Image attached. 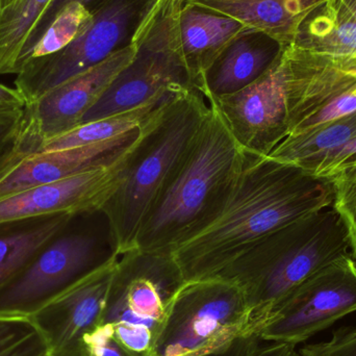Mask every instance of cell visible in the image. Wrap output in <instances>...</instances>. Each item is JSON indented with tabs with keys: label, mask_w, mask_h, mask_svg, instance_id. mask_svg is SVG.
<instances>
[{
	"label": "cell",
	"mask_w": 356,
	"mask_h": 356,
	"mask_svg": "<svg viewBox=\"0 0 356 356\" xmlns=\"http://www.w3.org/2000/svg\"><path fill=\"white\" fill-rule=\"evenodd\" d=\"M332 202L328 178L245 150L242 168L218 217L172 257L186 282L213 277L261 238Z\"/></svg>",
	"instance_id": "6da1fadb"
},
{
	"label": "cell",
	"mask_w": 356,
	"mask_h": 356,
	"mask_svg": "<svg viewBox=\"0 0 356 356\" xmlns=\"http://www.w3.org/2000/svg\"><path fill=\"white\" fill-rule=\"evenodd\" d=\"M209 102L196 141L140 229L135 245L139 250L172 255L218 217L229 197L245 150Z\"/></svg>",
	"instance_id": "7a4b0ae2"
},
{
	"label": "cell",
	"mask_w": 356,
	"mask_h": 356,
	"mask_svg": "<svg viewBox=\"0 0 356 356\" xmlns=\"http://www.w3.org/2000/svg\"><path fill=\"white\" fill-rule=\"evenodd\" d=\"M349 254L348 230L332 205L261 238L211 278L234 282L242 290L250 314V332H254L270 309L295 286Z\"/></svg>",
	"instance_id": "3957f363"
},
{
	"label": "cell",
	"mask_w": 356,
	"mask_h": 356,
	"mask_svg": "<svg viewBox=\"0 0 356 356\" xmlns=\"http://www.w3.org/2000/svg\"><path fill=\"white\" fill-rule=\"evenodd\" d=\"M209 110V98L190 89L148 121L123 181L102 211L108 219L115 252L135 248L144 221L196 141Z\"/></svg>",
	"instance_id": "277c9868"
},
{
	"label": "cell",
	"mask_w": 356,
	"mask_h": 356,
	"mask_svg": "<svg viewBox=\"0 0 356 356\" xmlns=\"http://www.w3.org/2000/svg\"><path fill=\"white\" fill-rule=\"evenodd\" d=\"M184 282L172 255L137 248L119 254L99 321L83 337V356H154Z\"/></svg>",
	"instance_id": "5b68a950"
},
{
	"label": "cell",
	"mask_w": 356,
	"mask_h": 356,
	"mask_svg": "<svg viewBox=\"0 0 356 356\" xmlns=\"http://www.w3.org/2000/svg\"><path fill=\"white\" fill-rule=\"evenodd\" d=\"M152 4L131 40L137 47L135 58L83 116L81 124L194 88L180 50L178 15L154 10Z\"/></svg>",
	"instance_id": "8992f818"
},
{
	"label": "cell",
	"mask_w": 356,
	"mask_h": 356,
	"mask_svg": "<svg viewBox=\"0 0 356 356\" xmlns=\"http://www.w3.org/2000/svg\"><path fill=\"white\" fill-rule=\"evenodd\" d=\"M250 332V314L242 290L221 278L186 282L179 289L154 356L211 353Z\"/></svg>",
	"instance_id": "52a82bcc"
},
{
	"label": "cell",
	"mask_w": 356,
	"mask_h": 356,
	"mask_svg": "<svg viewBox=\"0 0 356 356\" xmlns=\"http://www.w3.org/2000/svg\"><path fill=\"white\" fill-rule=\"evenodd\" d=\"M154 0H108L93 10L91 25L64 49L29 62L15 87L27 104L69 79L91 70L131 41Z\"/></svg>",
	"instance_id": "ba28073f"
},
{
	"label": "cell",
	"mask_w": 356,
	"mask_h": 356,
	"mask_svg": "<svg viewBox=\"0 0 356 356\" xmlns=\"http://www.w3.org/2000/svg\"><path fill=\"white\" fill-rule=\"evenodd\" d=\"M334 259L282 297L255 334L270 342L297 345L356 312V264Z\"/></svg>",
	"instance_id": "9c48e42d"
},
{
	"label": "cell",
	"mask_w": 356,
	"mask_h": 356,
	"mask_svg": "<svg viewBox=\"0 0 356 356\" xmlns=\"http://www.w3.org/2000/svg\"><path fill=\"white\" fill-rule=\"evenodd\" d=\"M66 230L0 290V316L31 318L106 259L97 261L93 236Z\"/></svg>",
	"instance_id": "30bf717a"
},
{
	"label": "cell",
	"mask_w": 356,
	"mask_h": 356,
	"mask_svg": "<svg viewBox=\"0 0 356 356\" xmlns=\"http://www.w3.org/2000/svg\"><path fill=\"white\" fill-rule=\"evenodd\" d=\"M289 60L276 62L245 89L211 100L243 149L268 156L289 134Z\"/></svg>",
	"instance_id": "8fae6325"
},
{
	"label": "cell",
	"mask_w": 356,
	"mask_h": 356,
	"mask_svg": "<svg viewBox=\"0 0 356 356\" xmlns=\"http://www.w3.org/2000/svg\"><path fill=\"white\" fill-rule=\"evenodd\" d=\"M118 259L113 253L31 316L49 356H83V337L99 321Z\"/></svg>",
	"instance_id": "7c38bea8"
},
{
	"label": "cell",
	"mask_w": 356,
	"mask_h": 356,
	"mask_svg": "<svg viewBox=\"0 0 356 356\" xmlns=\"http://www.w3.org/2000/svg\"><path fill=\"white\" fill-rule=\"evenodd\" d=\"M135 148L111 166L83 171L0 199V223L56 215L75 217L102 211L123 181Z\"/></svg>",
	"instance_id": "4fadbf2b"
},
{
	"label": "cell",
	"mask_w": 356,
	"mask_h": 356,
	"mask_svg": "<svg viewBox=\"0 0 356 356\" xmlns=\"http://www.w3.org/2000/svg\"><path fill=\"white\" fill-rule=\"evenodd\" d=\"M137 47L129 42L91 70L69 79L27 104L24 119L29 135L40 145L81 125L117 75L131 64Z\"/></svg>",
	"instance_id": "5bb4252c"
},
{
	"label": "cell",
	"mask_w": 356,
	"mask_h": 356,
	"mask_svg": "<svg viewBox=\"0 0 356 356\" xmlns=\"http://www.w3.org/2000/svg\"><path fill=\"white\" fill-rule=\"evenodd\" d=\"M147 122L127 135L108 141L26 156L0 179V199L33 186L115 164L139 144Z\"/></svg>",
	"instance_id": "9a60e30c"
},
{
	"label": "cell",
	"mask_w": 356,
	"mask_h": 356,
	"mask_svg": "<svg viewBox=\"0 0 356 356\" xmlns=\"http://www.w3.org/2000/svg\"><path fill=\"white\" fill-rule=\"evenodd\" d=\"M280 42L261 31L246 29L221 52L207 70L202 94L230 95L259 79L280 56Z\"/></svg>",
	"instance_id": "2e32d148"
},
{
	"label": "cell",
	"mask_w": 356,
	"mask_h": 356,
	"mask_svg": "<svg viewBox=\"0 0 356 356\" xmlns=\"http://www.w3.org/2000/svg\"><path fill=\"white\" fill-rule=\"evenodd\" d=\"M246 29L230 17L198 6H182L178 14V37L195 89L202 93L207 70L230 42Z\"/></svg>",
	"instance_id": "e0dca14e"
},
{
	"label": "cell",
	"mask_w": 356,
	"mask_h": 356,
	"mask_svg": "<svg viewBox=\"0 0 356 356\" xmlns=\"http://www.w3.org/2000/svg\"><path fill=\"white\" fill-rule=\"evenodd\" d=\"M72 219L73 216L56 215L0 223V290L65 232Z\"/></svg>",
	"instance_id": "ac0fdd59"
},
{
	"label": "cell",
	"mask_w": 356,
	"mask_h": 356,
	"mask_svg": "<svg viewBox=\"0 0 356 356\" xmlns=\"http://www.w3.org/2000/svg\"><path fill=\"white\" fill-rule=\"evenodd\" d=\"M186 4L230 17L280 42L294 29L307 0H186Z\"/></svg>",
	"instance_id": "d6986e66"
},
{
	"label": "cell",
	"mask_w": 356,
	"mask_h": 356,
	"mask_svg": "<svg viewBox=\"0 0 356 356\" xmlns=\"http://www.w3.org/2000/svg\"><path fill=\"white\" fill-rule=\"evenodd\" d=\"M356 137V113L305 133L286 137L268 158L317 175L330 152Z\"/></svg>",
	"instance_id": "ffe728a7"
},
{
	"label": "cell",
	"mask_w": 356,
	"mask_h": 356,
	"mask_svg": "<svg viewBox=\"0 0 356 356\" xmlns=\"http://www.w3.org/2000/svg\"><path fill=\"white\" fill-rule=\"evenodd\" d=\"M180 93L165 96L127 112L83 123L58 137L44 142L40 152L71 149L122 137L143 127Z\"/></svg>",
	"instance_id": "44dd1931"
},
{
	"label": "cell",
	"mask_w": 356,
	"mask_h": 356,
	"mask_svg": "<svg viewBox=\"0 0 356 356\" xmlns=\"http://www.w3.org/2000/svg\"><path fill=\"white\" fill-rule=\"evenodd\" d=\"M54 0H20L0 17V74H17L40 21Z\"/></svg>",
	"instance_id": "7402d4cb"
},
{
	"label": "cell",
	"mask_w": 356,
	"mask_h": 356,
	"mask_svg": "<svg viewBox=\"0 0 356 356\" xmlns=\"http://www.w3.org/2000/svg\"><path fill=\"white\" fill-rule=\"evenodd\" d=\"M93 18V10L85 4L77 1L67 3L60 8L37 43L21 60L18 73L31 60L51 56L70 45L85 33Z\"/></svg>",
	"instance_id": "603a6c76"
},
{
	"label": "cell",
	"mask_w": 356,
	"mask_h": 356,
	"mask_svg": "<svg viewBox=\"0 0 356 356\" xmlns=\"http://www.w3.org/2000/svg\"><path fill=\"white\" fill-rule=\"evenodd\" d=\"M0 356H49L31 318L0 316Z\"/></svg>",
	"instance_id": "cb8c5ba5"
},
{
	"label": "cell",
	"mask_w": 356,
	"mask_h": 356,
	"mask_svg": "<svg viewBox=\"0 0 356 356\" xmlns=\"http://www.w3.org/2000/svg\"><path fill=\"white\" fill-rule=\"evenodd\" d=\"M39 152V144L27 133L24 116L0 124V179L23 159Z\"/></svg>",
	"instance_id": "d4e9b609"
},
{
	"label": "cell",
	"mask_w": 356,
	"mask_h": 356,
	"mask_svg": "<svg viewBox=\"0 0 356 356\" xmlns=\"http://www.w3.org/2000/svg\"><path fill=\"white\" fill-rule=\"evenodd\" d=\"M327 178L334 188L332 207L346 225L351 253L356 259V163L342 167Z\"/></svg>",
	"instance_id": "484cf974"
},
{
	"label": "cell",
	"mask_w": 356,
	"mask_h": 356,
	"mask_svg": "<svg viewBox=\"0 0 356 356\" xmlns=\"http://www.w3.org/2000/svg\"><path fill=\"white\" fill-rule=\"evenodd\" d=\"M197 356H302L294 345L270 342L255 332L244 334L211 353Z\"/></svg>",
	"instance_id": "4316f807"
},
{
	"label": "cell",
	"mask_w": 356,
	"mask_h": 356,
	"mask_svg": "<svg viewBox=\"0 0 356 356\" xmlns=\"http://www.w3.org/2000/svg\"><path fill=\"white\" fill-rule=\"evenodd\" d=\"M302 356H356V326H347L334 332L327 342L307 345Z\"/></svg>",
	"instance_id": "83f0119b"
},
{
	"label": "cell",
	"mask_w": 356,
	"mask_h": 356,
	"mask_svg": "<svg viewBox=\"0 0 356 356\" xmlns=\"http://www.w3.org/2000/svg\"><path fill=\"white\" fill-rule=\"evenodd\" d=\"M26 106V100L16 88L0 83V124L22 118Z\"/></svg>",
	"instance_id": "f1b7e54d"
},
{
	"label": "cell",
	"mask_w": 356,
	"mask_h": 356,
	"mask_svg": "<svg viewBox=\"0 0 356 356\" xmlns=\"http://www.w3.org/2000/svg\"><path fill=\"white\" fill-rule=\"evenodd\" d=\"M356 163V137L330 152L316 177H330L342 167Z\"/></svg>",
	"instance_id": "f546056e"
},
{
	"label": "cell",
	"mask_w": 356,
	"mask_h": 356,
	"mask_svg": "<svg viewBox=\"0 0 356 356\" xmlns=\"http://www.w3.org/2000/svg\"><path fill=\"white\" fill-rule=\"evenodd\" d=\"M73 1L81 2V3L87 6L90 10H94L96 8H97V6H99L100 4L108 1V0H54L52 3L50 4L49 8H48L47 12H46V14L44 15L42 20L40 21L39 25H38L37 29H35V33H33V38H31V43H29V48H27L26 51H25V54H23L22 58H21L20 60H19L18 71L19 65H20L21 60H22V58L26 56L27 52L31 49V47H33L35 43H37L38 40H39L40 38H41V35L45 33L46 29H47V27L49 26L50 23L52 22V20H54V17L56 16V14L60 12V8H64V6H66L67 3H69V2ZM17 74H18V72H17Z\"/></svg>",
	"instance_id": "4dcf8cb0"
},
{
	"label": "cell",
	"mask_w": 356,
	"mask_h": 356,
	"mask_svg": "<svg viewBox=\"0 0 356 356\" xmlns=\"http://www.w3.org/2000/svg\"><path fill=\"white\" fill-rule=\"evenodd\" d=\"M337 39L346 49L356 50V22H346L337 31Z\"/></svg>",
	"instance_id": "1f68e13d"
},
{
	"label": "cell",
	"mask_w": 356,
	"mask_h": 356,
	"mask_svg": "<svg viewBox=\"0 0 356 356\" xmlns=\"http://www.w3.org/2000/svg\"><path fill=\"white\" fill-rule=\"evenodd\" d=\"M186 0H168L162 8H154L156 10H164V12L172 13V14H179L180 10L184 6Z\"/></svg>",
	"instance_id": "d6a6232c"
},
{
	"label": "cell",
	"mask_w": 356,
	"mask_h": 356,
	"mask_svg": "<svg viewBox=\"0 0 356 356\" xmlns=\"http://www.w3.org/2000/svg\"><path fill=\"white\" fill-rule=\"evenodd\" d=\"M20 0H0V17L16 6Z\"/></svg>",
	"instance_id": "836d02e7"
},
{
	"label": "cell",
	"mask_w": 356,
	"mask_h": 356,
	"mask_svg": "<svg viewBox=\"0 0 356 356\" xmlns=\"http://www.w3.org/2000/svg\"><path fill=\"white\" fill-rule=\"evenodd\" d=\"M167 1H168V0H154L152 6H154V8H162Z\"/></svg>",
	"instance_id": "e575fe53"
}]
</instances>
